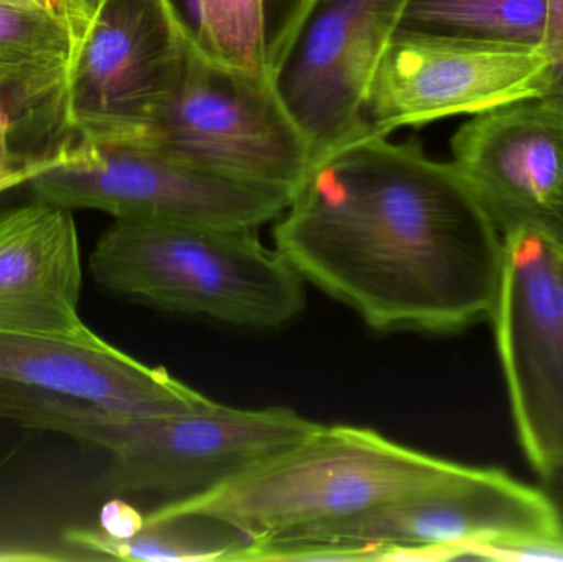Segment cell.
Wrapping results in <instances>:
<instances>
[{
  "label": "cell",
  "mask_w": 563,
  "mask_h": 562,
  "mask_svg": "<svg viewBox=\"0 0 563 562\" xmlns=\"http://www.w3.org/2000/svg\"><path fill=\"white\" fill-rule=\"evenodd\" d=\"M274 244L303 280L384 333L492 319L505 260V238L455 164L386 135L314 162Z\"/></svg>",
  "instance_id": "obj_1"
},
{
  "label": "cell",
  "mask_w": 563,
  "mask_h": 562,
  "mask_svg": "<svg viewBox=\"0 0 563 562\" xmlns=\"http://www.w3.org/2000/svg\"><path fill=\"white\" fill-rule=\"evenodd\" d=\"M0 419L102 449L111 458L109 491L167 502L210 491L321 428L288 408L238 409L207 398L184 411L125 412L3 382Z\"/></svg>",
  "instance_id": "obj_2"
},
{
  "label": "cell",
  "mask_w": 563,
  "mask_h": 562,
  "mask_svg": "<svg viewBox=\"0 0 563 562\" xmlns=\"http://www.w3.org/2000/svg\"><path fill=\"white\" fill-rule=\"evenodd\" d=\"M466 469L373 429L321 425L300 444L210 491L158 505L145 517L205 518L231 528L250 544L263 543L435 491Z\"/></svg>",
  "instance_id": "obj_3"
},
{
  "label": "cell",
  "mask_w": 563,
  "mask_h": 562,
  "mask_svg": "<svg viewBox=\"0 0 563 562\" xmlns=\"http://www.w3.org/2000/svg\"><path fill=\"white\" fill-rule=\"evenodd\" d=\"M89 269L109 293L240 329H282L307 304L303 277L257 228L119 218Z\"/></svg>",
  "instance_id": "obj_4"
},
{
  "label": "cell",
  "mask_w": 563,
  "mask_h": 562,
  "mask_svg": "<svg viewBox=\"0 0 563 562\" xmlns=\"http://www.w3.org/2000/svg\"><path fill=\"white\" fill-rule=\"evenodd\" d=\"M35 198L68 210L132 220L260 228L279 220L294 194L188 164L144 142L71 151L26 181Z\"/></svg>",
  "instance_id": "obj_5"
},
{
  "label": "cell",
  "mask_w": 563,
  "mask_h": 562,
  "mask_svg": "<svg viewBox=\"0 0 563 562\" xmlns=\"http://www.w3.org/2000/svg\"><path fill=\"white\" fill-rule=\"evenodd\" d=\"M191 52L164 0H91L68 79L75 148L141 141L181 88Z\"/></svg>",
  "instance_id": "obj_6"
},
{
  "label": "cell",
  "mask_w": 563,
  "mask_h": 562,
  "mask_svg": "<svg viewBox=\"0 0 563 562\" xmlns=\"http://www.w3.org/2000/svg\"><path fill=\"white\" fill-rule=\"evenodd\" d=\"M227 177L295 191L314 164L273 79L231 68L194 49L181 88L141 139Z\"/></svg>",
  "instance_id": "obj_7"
},
{
  "label": "cell",
  "mask_w": 563,
  "mask_h": 562,
  "mask_svg": "<svg viewBox=\"0 0 563 562\" xmlns=\"http://www.w3.org/2000/svg\"><path fill=\"white\" fill-rule=\"evenodd\" d=\"M410 0H303L271 66L274 88L314 162L364 137L377 66Z\"/></svg>",
  "instance_id": "obj_8"
},
{
  "label": "cell",
  "mask_w": 563,
  "mask_h": 562,
  "mask_svg": "<svg viewBox=\"0 0 563 562\" xmlns=\"http://www.w3.org/2000/svg\"><path fill=\"white\" fill-rule=\"evenodd\" d=\"M548 82L541 48L399 29L367 92L364 135L389 137L396 129L492 111L544 96Z\"/></svg>",
  "instance_id": "obj_9"
},
{
  "label": "cell",
  "mask_w": 563,
  "mask_h": 562,
  "mask_svg": "<svg viewBox=\"0 0 563 562\" xmlns=\"http://www.w3.org/2000/svg\"><path fill=\"white\" fill-rule=\"evenodd\" d=\"M519 441L539 475L563 462V250L541 234L505 236L492 313Z\"/></svg>",
  "instance_id": "obj_10"
},
{
  "label": "cell",
  "mask_w": 563,
  "mask_h": 562,
  "mask_svg": "<svg viewBox=\"0 0 563 562\" xmlns=\"http://www.w3.org/2000/svg\"><path fill=\"white\" fill-rule=\"evenodd\" d=\"M452 155L503 238L528 231L563 250V98L473 115L453 135Z\"/></svg>",
  "instance_id": "obj_11"
},
{
  "label": "cell",
  "mask_w": 563,
  "mask_h": 562,
  "mask_svg": "<svg viewBox=\"0 0 563 562\" xmlns=\"http://www.w3.org/2000/svg\"><path fill=\"white\" fill-rule=\"evenodd\" d=\"M89 10L91 0L63 10L0 0V111L13 151L33 161L75 148L68 79Z\"/></svg>",
  "instance_id": "obj_12"
},
{
  "label": "cell",
  "mask_w": 563,
  "mask_h": 562,
  "mask_svg": "<svg viewBox=\"0 0 563 562\" xmlns=\"http://www.w3.org/2000/svg\"><path fill=\"white\" fill-rule=\"evenodd\" d=\"M73 210L35 198L0 211V330L82 339V269Z\"/></svg>",
  "instance_id": "obj_13"
},
{
  "label": "cell",
  "mask_w": 563,
  "mask_h": 562,
  "mask_svg": "<svg viewBox=\"0 0 563 562\" xmlns=\"http://www.w3.org/2000/svg\"><path fill=\"white\" fill-rule=\"evenodd\" d=\"M0 382L125 412L184 411L207 399L167 370L132 359L95 332L63 339L0 330Z\"/></svg>",
  "instance_id": "obj_14"
},
{
  "label": "cell",
  "mask_w": 563,
  "mask_h": 562,
  "mask_svg": "<svg viewBox=\"0 0 563 562\" xmlns=\"http://www.w3.org/2000/svg\"><path fill=\"white\" fill-rule=\"evenodd\" d=\"M65 541L81 551L85 560L152 562L236 561L250 544L231 528L198 517H144L141 528L128 538L71 528Z\"/></svg>",
  "instance_id": "obj_15"
},
{
  "label": "cell",
  "mask_w": 563,
  "mask_h": 562,
  "mask_svg": "<svg viewBox=\"0 0 563 562\" xmlns=\"http://www.w3.org/2000/svg\"><path fill=\"white\" fill-rule=\"evenodd\" d=\"M549 0H410L400 29L544 52Z\"/></svg>",
  "instance_id": "obj_16"
},
{
  "label": "cell",
  "mask_w": 563,
  "mask_h": 562,
  "mask_svg": "<svg viewBox=\"0 0 563 562\" xmlns=\"http://www.w3.org/2000/svg\"><path fill=\"white\" fill-rule=\"evenodd\" d=\"M164 2L167 3L172 16L191 48L213 59L210 26H208V0H164Z\"/></svg>",
  "instance_id": "obj_17"
},
{
  "label": "cell",
  "mask_w": 563,
  "mask_h": 562,
  "mask_svg": "<svg viewBox=\"0 0 563 562\" xmlns=\"http://www.w3.org/2000/svg\"><path fill=\"white\" fill-rule=\"evenodd\" d=\"M56 161H62V158L33 161L26 155L19 154V152L13 151L12 144H10L7 129H0V194L26 184L33 175L45 170Z\"/></svg>",
  "instance_id": "obj_18"
},
{
  "label": "cell",
  "mask_w": 563,
  "mask_h": 562,
  "mask_svg": "<svg viewBox=\"0 0 563 562\" xmlns=\"http://www.w3.org/2000/svg\"><path fill=\"white\" fill-rule=\"evenodd\" d=\"M544 55L549 59L548 96L563 98V0H549Z\"/></svg>",
  "instance_id": "obj_19"
},
{
  "label": "cell",
  "mask_w": 563,
  "mask_h": 562,
  "mask_svg": "<svg viewBox=\"0 0 563 562\" xmlns=\"http://www.w3.org/2000/svg\"><path fill=\"white\" fill-rule=\"evenodd\" d=\"M141 515L122 504V502H109L101 511V531L114 538H128L134 535L142 525Z\"/></svg>",
  "instance_id": "obj_20"
},
{
  "label": "cell",
  "mask_w": 563,
  "mask_h": 562,
  "mask_svg": "<svg viewBox=\"0 0 563 562\" xmlns=\"http://www.w3.org/2000/svg\"><path fill=\"white\" fill-rule=\"evenodd\" d=\"M541 484L539 491L544 495L554 514L555 524H558L559 533L563 537V462L549 469L544 474L539 475Z\"/></svg>",
  "instance_id": "obj_21"
},
{
  "label": "cell",
  "mask_w": 563,
  "mask_h": 562,
  "mask_svg": "<svg viewBox=\"0 0 563 562\" xmlns=\"http://www.w3.org/2000/svg\"><path fill=\"white\" fill-rule=\"evenodd\" d=\"M15 5L32 7V9L63 10L78 5L82 0H3Z\"/></svg>",
  "instance_id": "obj_22"
},
{
  "label": "cell",
  "mask_w": 563,
  "mask_h": 562,
  "mask_svg": "<svg viewBox=\"0 0 563 562\" xmlns=\"http://www.w3.org/2000/svg\"><path fill=\"white\" fill-rule=\"evenodd\" d=\"M63 560L59 557H52V554L25 553V551H5L0 553V562H19V561H58Z\"/></svg>",
  "instance_id": "obj_23"
}]
</instances>
